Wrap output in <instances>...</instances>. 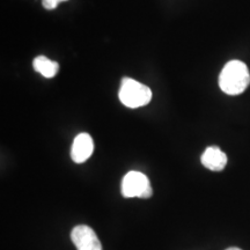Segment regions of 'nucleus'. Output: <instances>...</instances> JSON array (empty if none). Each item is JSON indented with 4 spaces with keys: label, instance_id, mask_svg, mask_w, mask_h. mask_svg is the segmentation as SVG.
I'll return each instance as SVG.
<instances>
[{
    "label": "nucleus",
    "instance_id": "obj_4",
    "mask_svg": "<svg viewBox=\"0 0 250 250\" xmlns=\"http://www.w3.org/2000/svg\"><path fill=\"white\" fill-rule=\"evenodd\" d=\"M71 240L78 250H102L95 232L87 225H79L72 229Z\"/></svg>",
    "mask_w": 250,
    "mask_h": 250
},
{
    "label": "nucleus",
    "instance_id": "obj_5",
    "mask_svg": "<svg viewBox=\"0 0 250 250\" xmlns=\"http://www.w3.org/2000/svg\"><path fill=\"white\" fill-rule=\"evenodd\" d=\"M94 151V142L88 133H79L74 138L71 149V158L76 164L88 160Z\"/></svg>",
    "mask_w": 250,
    "mask_h": 250
},
{
    "label": "nucleus",
    "instance_id": "obj_9",
    "mask_svg": "<svg viewBox=\"0 0 250 250\" xmlns=\"http://www.w3.org/2000/svg\"><path fill=\"white\" fill-rule=\"evenodd\" d=\"M226 250H242V249H240V248H236V247H230V248H227Z\"/></svg>",
    "mask_w": 250,
    "mask_h": 250
},
{
    "label": "nucleus",
    "instance_id": "obj_1",
    "mask_svg": "<svg viewBox=\"0 0 250 250\" xmlns=\"http://www.w3.org/2000/svg\"><path fill=\"white\" fill-rule=\"evenodd\" d=\"M249 83L248 66L241 61L228 62L219 76V86L228 95H239L243 93L248 88Z\"/></svg>",
    "mask_w": 250,
    "mask_h": 250
},
{
    "label": "nucleus",
    "instance_id": "obj_6",
    "mask_svg": "<svg viewBox=\"0 0 250 250\" xmlns=\"http://www.w3.org/2000/svg\"><path fill=\"white\" fill-rule=\"evenodd\" d=\"M202 165L212 171H221L227 165V155L217 146H210L201 158Z\"/></svg>",
    "mask_w": 250,
    "mask_h": 250
},
{
    "label": "nucleus",
    "instance_id": "obj_3",
    "mask_svg": "<svg viewBox=\"0 0 250 250\" xmlns=\"http://www.w3.org/2000/svg\"><path fill=\"white\" fill-rule=\"evenodd\" d=\"M122 195L125 198H149L153 195V189L146 175L140 171H129L122 182Z\"/></svg>",
    "mask_w": 250,
    "mask_h": 250
},
{
    "label": "nucleus",
    "instance_id": "obj_8",
    "mask_svg": "<svg viewBox=\"0 0 250 250\" xmlns=\"http://www.w3.org/2000/svg\"><path fill=\"white\" fill-rule=\"evenodd\" d=\"M67 1V0H42V5L45 9H55L59 2Z\"/></svg>",
    "mask_w": 250,
    "mask_h": 250
},
{
    "label": "nucleus",
    "instance_id": "obj_2",
    "mask_svg": "<svg viewBox=\"0 0 250 250\" xmlns=\"http://www.w3.org/2000/svg\"><path fill=\"white\" fill-rule=\"evenodd\" d=\"M118 96L125 107L136 109L151 102L152 92L147 86L140 83L139 81L131 78H124L122 80Z\"/></svg>",
    "mask_w": 250,
    "mask_h": 250
},
{
    "label": "nucleus",
    "instance_id": "obj_7",
    "mask_svg": "<svg viewBox=\"0 0 250 250\" xmlns=\"http://www.w3.org/2000/svg\"><path fill=\"white\" fill-rule=\"evenodd\" d=\"M33 66L36 72L42 74L44 78H54L59 70V65L57 62L51 61L45 56H39L33 61Z\"/></svg>",
    "mask_w": 250,
    "mask_h": 250
}]
</instances>
